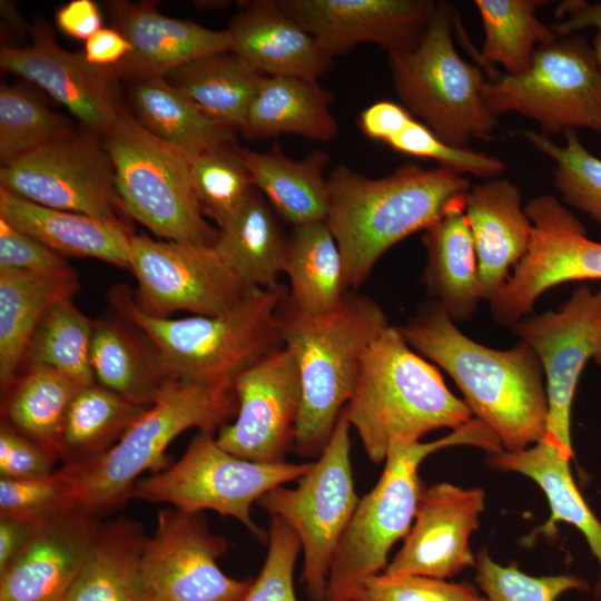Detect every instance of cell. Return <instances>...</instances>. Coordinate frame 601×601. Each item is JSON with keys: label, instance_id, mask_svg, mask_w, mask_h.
I'll return each instance as SVG.
<instances>
[{"label": "cell", "instance_id": "cell-48", "mask_svg": "<svg viewBox=\"0 0 601 601\" xmlns=\"http://www.w3.org/2000/svg\"><path fill=\"white\" fill-rule=\"evenodd\" d=\"M267 554L258 577L242 601H297L294 571L302 544L279 518L272 516Z\"/></svg>", "mask_w": 601, "mask_h": 601}, {"label": "cell", "instance_id": "cell-36", "mask_svg": "<svg viewBox=\"0 0 601 601\" xmlns=\"http://www.w3.org/2000/svg\"><path fill=\"white\" fill-rule=\"evenodd\" d=\"M263 77L234 52L221 51L195 59L166 78L213 121L240 131Z\"/></svg>", "mask_w": 601, "mask_h": 601}, {"label": "cell", "instance_id": "cell-3", "mask_svg": "<svg viewBox=\"0 0 601 601\" xmlns=\"http://www.w3.org/2000/svg\"><path fill=\"white\" fill-rule=\"evenodd\" d=\"M288 290L249 288L230 311L185 318H159L138 308L129 290L110 292L112 307L154 344L166 378L233 391L236 377L262 357L283 348L278 309Z\"/></svg>", "mask_w": 601, "mask_h": 601}, {"label": "cell", "instance_id": "cell-34", "mask_svg": "<svg viewBox=\"0 0 601 601\" xmlns=\"http://www.w3.org/2000/svg\"><path fill=\"white\" fill-rule=\"evenodd\" d=\"M254 187L277 214L294 226L325 221L328 205L324 170L329 157L314 150L302 160L284 154L277 142L266 152L242 148Z\"/></svg>", "mask_w": 601, "mask_h": 601}, {"label": "cell", "instance_id": "cell-37", "mask_svg": "<svg viewBox=\"0 0 601 601\" xmlns=\"http://www.w3.org/2000/svg\"><path fill=\"white\" fill-rule=\"evenodd\" d=\"M135 118L152 136L191 158L234 141V131L208 118L166 77L134 81Z\"/></svg>", "mask_w": 601, "mask_h": 601}, {"label": "cell", "instance_id": "cell-4", "mask_svg": "<svg viewBox=\"0 0 601 601\" xmlns=\"http://www.w3.org/2000/svg\"><path fill=\"white\" fill-rule=\"evenodd\" d=\"M278 321L302 381L293 449L303 457H318L354 393L367 348L390 323L377 302L351 292L335 311L316 317L294 311L286 295Z\"/></svg>", "mask_w": 601, "mask_h": 601}, {"label": "cell", "instance_id": "cell-54", "mask_svg": "<svg viewBox=\"0 0 601 601\" xmlns=\"http://www.w3.org/2000/svg\"><path fill=\"white\" fill-rule=\"evenodd\" d=\"M56 22L71 38L88 40L101 29V13L92 0H71L56 12Z\"/></svg>", "mask_w": 601, "mask_h": 601}, {"label": "cell", "instance_id": "cell-11", "mask_svg": "<svg viewBox=\"0 0 601 601\" xmlns=\"http://www.w3.org/2000/svg\"><path fill=\"white\" fill-rule=\"evenodd\" d=\"M349 430L343 410L324 451L296 486L274 487L256 502L297 534L304 554L302 582L311 601H325L334 552L359 501L351 463Z\"/></svg>", "mask_w": 601, "mask_h": 601}, {"label": "cell", "instance_id": "cell-45", "mask_svg": "<svg viewBox=\"0 0 601 601\" xmlns=\"http://www.w3.org/2000/svg\"><path fill=\"white\" fill-rule=\"evenodd\" d=\"M475 569V581L486 601H556L566 592L589 589L575 574L534 577L514 563L502 565L485 549L476 555Z\"/></svg>", "mask_w": 601, "mask_h": 601}, {"label": "cell", "instance_id": "cell-46", "mask_svg": "<svg viewBox=\"0 0 601 601\" xmlns=\"http://www.w3.org/2000/svg\"><path fill=\"white\" fill-rule=\"evenodd\" d=\"M75 509L72 489L58 470L36 479L0 477V518L39 524Z\"/></svg>", "mask_w": 601, "mask_h": 601}, {"label": "cell", "instance_id": "cell-31", "mask_svg": "<svg viewBox=\"0 0 601 601\" xmlns=\"http://www.w3.org/2000/svg\"><path fill=\"white\" fill-rule=\"evenodd\" d=\"M570 461L554 443L544 439L525 450L502 451L489 457L492 467L525 475L544 492L551 514L540 528L541 534L551 536L555 533L556 522H565L584 535L599 563L600 574L594 587V597L601 601V522L575 485Z\"/></svg>", "mask_w": 601, "mask_h": 601}, {"label": "cell", "instance_id": "cell-5", "mask_svg": "<svg viewBox=\"0 0 601 601\" xmlns=\"http://www.w3.org/2000/svg\"><path fill=\"white\" fill-rule=\"evenodd\" d=\"M344 410L375 464L385 461L394 442H417L432 431L456 430L472 418L466 403L449 390L437 368L392 325L367 348Z\"/></svg>", "mask_w": 601, "mask_h": 601}, {"label": "cell", "instance_id": "cell-40", "mask_svg": "<svg viewBox=\"0 0 601 601\" xmlns=\"http://www.w3.org/2000/svg\"><path fill=\"white\" fill-rule=\"evenodd\" d=\"M545 3L541 0H475L484 30L480 63H497L509 76L525 72L536 49L559 37L536 17L538 8Z\"/></svg>", "mask_w": 601, "mask_h": 601}, {"label": "cell", "instance_id": "cell-10", "mask_svg": "<svg viewBox=\"0 0 601 601\" xmlns=\"http://www.w3.org/2000/svg\"><path fill=\"white\" fill-rule=\"evenodd\" d=\"M311 463H258L225 451L214 433L200 431L184 455L166 470L140 477L132 496L181 511L211 510L239 521L259 542L268 532L250 516V508L274 487L297 481Z\"/></svg>", "mask_w": 601, "mask_h": 601}, {"label": "cell", "instance_id": "cell-12", "mask_svg": "<svg viewBox=\"0 0 601 601\" xmlns=\"http://www.w3.org/2000/svg\"><path fill=\"white\" fill-rule=\"evenodd\" d=\"M482 98L496 117L520 114L549 137L578 129L601 132V72L580 33L541 45L525 72L485 82Z\"/></svg>", "mask_w": 601, "mask_h": 601}, {"label": "cell", "instance_id": "cell-32", "mask_svg": "<svg viewBox=\"0 0 601 601\" xmlns=\"http://www.w3.org/2000/svg\"><path fill=\"white\" fill-rule=\"evenodd\" d=\"M287 242L275 209L255 188L218 228L213 247L247 287L273 289L280 285Z\"/></svg>", "mask_w": 601, "mask_h": 601}, {"label": "cell", "instance_id": "cell-19", "mask_svg": "<svg viewBox=\"0 0 601 601\" xmlns=\"http://www.w3.org/2000/svg\"><path fill=\"white\" fill-rule=\"evenodd\" d=\"M29 32V46L1 47V69L43 89L73 115L83 130L102 137L125 109L119 78L111 69L88 62L82 52L60 47L42 18L32 22Z\"/></svg>", "mask_w": 601, "mask_h": 601}, {"label": "cell", "instance_id": "cell-1", "mask_svg": "<svg viewBox=\"0 0 601 601\" xmlns=\"http://www.w3.org/2000/svg\"><path fill=\"white\" fill-rule=\"evenodd\" d=\"M397 327L416 353L453 378L472 415L494 431L504 451H522L544 437V373L526 343L520 341L509 349L477 343L434 302Z\"/></svg>", "mask_w": 601, "mask_h": 601}, {"label": "cell", "instance_id": "cell-43", "mask_svg": "<svg viewBox=\"0 0 601 601\" xmlns=\"http://www.w3.org/2000/svg\"><path fill=\"white\" fill-rule=\"evenodd\" d=\"M521 135L554 161L553 184L562 201L601 225V159L585 148L578 131H565L564 145L540 131Z\"/></svg>", "mask_w": 601, "mask_h": 601}, {"label": "cell", "instance_id": "cell-2", "mask_svg": "<svg viewBox=\"0 0 601 601\" xmlns=\"http://www.w3.org/2000/svg\"><path fill=\"white\" fill-rule=\"evenodd\" d=\"M327 178L326 224L339 247L348 287L357 288L395 244L465 207L470 181L446 168L407 162L372 179L344 165Z\"/></svg>", "mask_w": 601, "mask_h": 601}, {"label": "cell", "instance_id": "cell-25", "mask_svg": "<svg viewBox=\"0 0 601 601\" xmlns=\"http://www.w3.org/2000/svg\"><path fill=\"white\" fill-rule=\"evenodd\" d=\"M230 51L259 73L317 80L334 57L275 0L247 1L227 28Z\"/></svg>", "mask_w": 601, "mask_h": 601}, {"label": "cell", "instance_id": "cell-53", "mask_svg": "<svg viewBox=\"0 0 601 601\" xmlns=\"http://www.w3.org/2000/svg\"><path fill=\"white\" fill-rule=\"evenodd\" d=\"M413 118L402 105L390 100H380L359 114L358 125L365 136L386 144L400 134Z\"/></svg>", "mask_w": 601, "mask_h": 601}, {"label": "cell", "instance_id": "cell-23", "mask_svg": "<svg viewBox=\"0 0 601 601\" xmlns=\"http://www.w3.org/2000/svg\"><path fill=\"white\" fill-rule=\"evenodd\" d=\"M101 523V518L75 509L36 524L28 543L0 573V601H65Z\"/></svg>", "mask_w": 601, "mask_h": 601}, {"label": "cell", "instance_id": "cell-38", "mask_svg": "<svg viewBox=\"0 0 601 601\" xmlns=\"http://www.w3.org/2000/svg\"><path fill=\"white\" fill-rule=\"evenodd\" d=\"M80 387L58 371L27 370L2 396V420L59 459L66 415Z\"/></svg>", "mask_w": 601, "mask_h": 601}, {"label": "cell", "instance_id": "cell-9", "mask_svg": "<svg viewBox=\"0 0 601 601\" xmlns=\"http://www.w3.org/2000/svg\"><path fill=\"white\" fill-rule=\"evenodd\" d=\"M101 139L128 218L165 240L215 245L218 230L200 209L186 155L148 132L126 109Z\"/></svg>", "mask_w": 601, "mask_h": 601}, {"label": "cell", "instance_id": "cell-20", "mask_svg": "<svg viewBox=\"0 0 601 601\" xmlns=\"http://www.w3.org/2000/svg\"><path fill=\"white\" fill-rule=\"evenodd\" d=\"M329 55L362 42L387 53L405 52L421 41L435 11L432 0H278Z\"/></svg>", "mask_w": 601, "mask_h": 601}, {"label": "cell", "instance_id": "cell-22", "mask_svg": "<svg viewBox=\"0 0 601 601\" xmlns=\"http://www.w3.org/2000/svg\"><path fill=\"white\" fill-rule=\"evenodd\" d=\"M106 9L131 50L111 70L132 81L167 77L175 69L206 55L230 51L228 30L205 28L190 20L170 18L155 1L112 0Z\"/></svg>", "mask_w": 601, "mask_h": 601}, {"label": "cell", "instance_id": "cell-7", "mask_svg": "<svg viewBox=\"0 0 601 601\" xmlns=\"http://www.w3.org/2000/svg\"><path fill=\"white\" fill-rule=\"evenodd\" d=\"M480 439L477 427L466 423L432 442L391 444L378 482L359 499L338 541L325 601H353L371 578L385 571L390 551L411 530L425 489L420 464L447 446H477Z\"/></svg>", "mask_w": 601, "mask_h": 601}, {"label": "cell", "instance_id": "cell-44", "mask_svg": "<svg viewBox=\"0 0 601 601\" xmlns=\"http://www.w3.org/2000/svg\"><path fill=\"white\" fill-rule=\"evenodd\" d=\"M63 117L22 87L0 86V162L6 166L69 132Z\"/></svg>", "mask_w": 601, "mask_h": 601}, {"label": "cell", "instance_id": "cell-57", "mask_svg": "<svg viewBox=\"0 0 601 601\" xmlns=\"http://www.w3.org/2000/svg\"><path fill=\"white\" fill-rule=\"evenodd\" d=\"M594 362L599 365H601V325L598 329V334H597V341H595V348H594V353H593V357Z\"/></svg>", "mask_w": 601, "mask_h": 601}, {"label": "cell", "instance_id": "cell-8", "mask_svg": "<svg viewBox=\"0 0 601 601\" xmlns=\"http://www.w3.org/2000/svg\"><path fill=\"white\" fill-rule=\"evenodd\" d=\"M453 9L437 2L418 45L388 53L393 88L402 106L443 141L469 148L492 138L497 117L484 105L480 66L470 63L453 42Z\"/></svg>", "mask_w": 601, "mask_h": 601}, {"label": "cell", "instance_id": "cell-33", "mask_svg": "<svg viewBox=\"0 0 601 601\" xmlns=\"http://www.w3.org/2000/svg\"><path fill=\"white\" fill-rule=\"evenodd\" d=\"M284 273L289 280L287 302L304 316L335 311L348 293L343 257L326 221L293 227Z\"/></svg>", "mask_w": 601, "mask_h": 601}, {"label": "cell", "instance_id": "cell-49", "mask_svg": "<svg viewBox=\"0 0 601 601\" xmlns=\"http://www.w3.org/2000/svg\"><path fill=\"white\" fill-rule=\"evenodd\" d=\"M353 601H486L472 584L423 575L388 574L371 578Z\"/></svg>", "mask_w": 601, "mask_h": 601}, {"label": "cell", "instance_id": "cell-47", "mask_svg": "<svg viewBox=\"0 0 601 601\" xmlns=\"http://www.w3.org/2000/svg\"><path fill=\"white\" fill-rule=\"evenodd\" d=\"M386 145L402 154L432 159L439 164V167L460 175L472 174L491 179L496 178L505 170V164L499 157L470 148L452 146L440 139L415 118Z\"/></svg>", "mask_w": 601, "mask_h": 601}, {"label": "cell", "instance_id": "cell-50", "mask_svg": "<svg viewBox=\"0 0 601 601\" xmlns=\"http://www.w3.org/2000/svg\"><path fill=\"white\" fill-rule=\"evenodd\" d=\"M58 456L18 432L8 422L0 423V476L36 479L52 473Z\"/></svg>", "mask_w": 601, "mask_h": 601}, {"label": "cell", "instance_id": "cell-28", "mask_svg": "<svg viewBox=\"0 0 601 601\" xmlns=\"http://www.w3.org/2000/svg\"><path fill=\"white\" fill-rule=\"evenodd\" d=\"M79 289L73 269H0V387L4 396L18 377L29 338L45 313Z\"/></svg>", "mask_w": 601, "mask_h": 601}, {"label": "cell", "instance_id": "cell-13", "mask_svg": "<svg viewBox=\"0 0 601 601\" xmlns=\"http://www.w3.org/2000/svg\"><path fill=\"white\" fill-rule=\"evenodd\" d=\"M0 188L35 204L130 229L100 136L69 132L1 166Z\"/></svg>", "mask_w": 601, "mask_h": 601}, {"label": "cell", "instance_id": "cell-39", "mask_svg": "<svg viewBox=\"0 0 601 601\" xmlns=\"http://www.w3.org/2000/svg\"><path fill=\"white\" fill-rule=\"evenodd\" d=\"M146 410L98 383L80 387L63 424L59 457L62 465L83 463L106 453Z\"/></svg>", "mask_w": 601, "mask_h": 601}, {"label": "cell", "instance_id": "cell-55", "mask_svg": "<svg viewBox=\"0 0 601 601\" xmlns=\"http://www.w3.org/2000/svg\"><path fill=\"white\" fill-rule=\"evenodd\" d=\"M127 39L116 28L102 27L85 42L83 56L88 62L111 69L130 52Z\"/></svg>", "mask_w": 601, "mask_h": 601}, {"label": "cell", "instance_id": "cell-16", "mask_svg": "<svg viewBox=\"0 0 601 601\" xmlns=\"http://www.w3.org/2000/svg\"><path fill=\"white\" fill-rule=\"evenodd\" d=\"M532 223L530 247L489 303L496 323L512 328L548 289L573 280L601 279V243L555 196L541 195L524 207Z\"/></svg>", "mask_w": 601, "mask_h": 601}, {"label": "cell", "instance_id": "cell-24", "mask_svg": "<svg viewBox=\"0 0 601 601\" xmlns=\"http://www.w3.org/2000/svg\"><path fill=\"white\" fill-rule=\"evenodd\" d=\"M465 216L476 253L481 298L490 303L526 254L532 223L518 186L497 177L471 187Z\"/></svg>", "mask_w": 601, "mask_h": 601}, {"label": "cell", "instance_id": "cell-52", "mask_svg": "<svg viewBox=\"0 0 601 601\" xmlns=\"http://www.w3.org/2000/svg\"><path fill=\"white\" fill-rule=\"evenodd\" d=\"M555 17L561 20L551 27L558 36L579 33L584 29L594 30L591 46L601 72V1H562L556 7Z\"/></svg>", "mask_w": 601, "mask_h": 601}, {"label": "cell", "instance_id": "cell-18", "mask_svg": "<svg viewBox=\"0 0 601 601\" xmlns=\"http://www.w3.org/2000/svg\"><path fill=\"white\" fill-rule=\"evenodd\" d=\"M238 411L234 423L218 431L217 443L235 456L278 463L293 449L302 405V381L294 353L283 347L235 380Z\"/></svg>", "mask_w": 601, "mask_h": 601}, {"label": "cell", "instance_id": "cell-17", "mask_svg": "<svg viewBox=\"0 0 601 601\" xmlns=\"http://www.w3.org/2000/svg\"><path fill=\"white\" fill-rule=\"evenodd\" d=\"M600 325L601 289L581 285L558 311L524 317L511 328L542 365L548 400L543 439L570 460L572 402L583 367L593 357Z\"/></svg>", "mask_w": 601, "mask_h": 601}, {"label": "cell", "instance_id": "cell-56", "mask_svg": "<svg viewBox=\"0 0 601 601\" xmlns=\"http://www.w3.org/2000/svg\"><path fill=\"white\" fill-rule=\"evenodd\" d=\"M35 528L36 524L22 520L0 518V573L24 548Z\"/></svg>", "mask_w": 601, "mask_h": 601}, {"label": "cell", "instance_id": "cell-27", "mask_svg": "<svg viewBox=\"0 0 601 601\" xmlns=\"http://www.w3.org/2000/svg\"><path fill=\"white\" fill-rule=\"evenodd\" d=\"M426 250L422 283L455 323L474 316L482 300L477 259L465 207H456L424 230Z\"/></svg>", "mask_w": 601, "mask_h": 601}, {"label": "cell", "instance_id": "cell-21", "mask_svg": "<svg viewBox=\"0 0 601 601\" xmlns=\"http://www.w3.org/2000/svg\"><path fill=\"white\" fill-rule=\"evenodd\" d=\"M484 500L479 487L447 482L425 487L411 530L384 572L447 580L475 568L470 538L479 528Z\"/></svg>", "mask_w": 601, "mask_h": 601}, {"label": "cell", "instance_id": "cell-42", "mask_svg": "<svg viewBox=\"0 0 601 601\" xmlns=\"http://www.w3.org/2000/svg\"><path fill=\"white\" fill-rule=\"evenodd\" d=\"M190 173L204 216L220 228L255 189L236 140L209 148L191 158Z\"/></svg>", "mask_w": 601, "mask_h": 601}, {"label": "cell", "instance_id": "cell-30", "mask_svg": "<svg viewBox=\"0 0 601 601\" xmlns=\"http://www.w3.org/2000/svg\"><path fill=\"white\" fill-rule=\"evenodd\" d=\"M333 92L317 80L264 76L250 104L242 135L248 140L293 134L327 141L338 126L331 112Z\"/></svg>", "mask_w": 601, "mask_h": 601}, {"label": "cell", "instance_id": "cell-41", "mask_svg": "<svg viewBox=\"0 0 601 601\" xmlns=\"http://www.w3.org/2000/svg\"><path fill=\"white\" fill-rule=\"evenodd\" d=\"M93 323L71 298L57 302L33 329L20 368H51L80 386L96 383L91 368Z\"/></svg>", "mask_w": 601, "mask_h": 601}, {"label": "cell", "instance_id": "cell-29", "mask_svg": "<svg viewBox=\"0 0 601 601\" xmlns=\"http://www.w3.org/2000/svg\"><path fill=\"white\" fill-rule=\"evenodd\" d=\"M91 368L96 383L145 407L170 383L154 344L121 314L95 321Z\"/></svg>", "mask_w": 601, "mask_h": 601}, {"label": "cell", "instance_id": "cell-15", "mask_svg": "<svg viewBox=\"0 0 601 601\" xmlns=\"http://www.w3.org/2000/svg\"><path fill=\"white\" fill-rule=\"evenodd\" d=\"M227 551V540L210 531L201 513L159 510L141 558V600L242 601L253 580L221 571L217 561Z\"/></svg>", "mask_w": 601, "mask_h": 601}, {"label": "cell", "instance_id": "cell-51", "mask_svg": "<svg viewBox=\"0 0 601 601\" xmlns=\"http://www.w3.org/2000/svg\"><path fill=\"white\" fill-rule=\"evenodd\" d=\"M67 272L66 259L0 218V269Z\"/></svg>", "mask_w": 601, "mask_h": 601}, {"label": "cell", "instance_id": "cell-6", "mask_svg": "<svg viewBox=\"0 0 601 601\" xmlns=\"http://www.w3.org/2000/svg\"><path fill=\"white\" fill-rule=\"evenodd\" d=\"M234 391L170 382L157 401L106 453L90 461L62 465L79 509L102 518L134 499V487L146 472L170 466L166 451L181 433L197 427L219 431L236 416Z\"/></svg>", "mask_w": 601, "mask_h": 601}, {"label": "cell", "instance_id": "cell-35", "mask_svg": "<svg viewBox=\"0 0 601 601\" xmlns=\"http://www.w3.org/2000/svg\"><path fill=\"white\" fill-rule=\"evenodd\" d=\"M147 540L136 520L101 523L65 601H142L140 564Z\"/></svg>", "mask_w": 601, "mask_h": 601}, {"label": "cell", "instance_id": "cell-26", "mask_svg": "<svg viewBox=\"0 0 601 601\" xmlns=\"http://www.w3.org/2000/svg\"><path fill=\"white\" fill-rule=\"evenodd\" d=\"M0 218L57 254L130 269V229L85 214L45 207L0 188Z\"/></svg>", "mask_w": 601, "mask_h": 601}, {"label": "cell", "instance_id": "cell-14", "mask_svg": "<svg viewBox=\"0 0 601 601\" xmlns=\"http://www.w3.org/2000/svg\"><path fill=\"white\" fill-rule=\"evenodd\" d=\"M130 270L137 280L135 304L159 318L183 311L219 315L234 308L249 290L213 246L132 234Z\"/></svg>", "mask_w": 601, "mask_h": 601}]
</instances>
